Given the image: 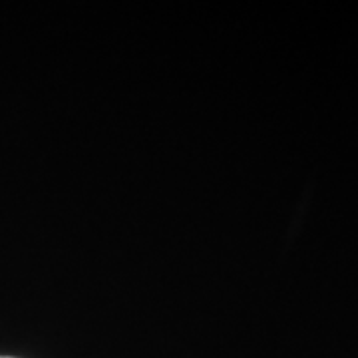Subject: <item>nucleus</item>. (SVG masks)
I'll use <instances>...</instances> for the list:
<instances>
[{"label":"nucleus","instance_id":"obj_1","mask_svg":"<svg viewBox=\"0 0 358 358\" xmlns=\"http://www.w3.org/2000/svg\"><path fill=\"white\" fill-rule=\"evenodd\" d=\"M0 358H2V357H0Z\"/></svg>","mask_w":358,"mask_h":358}]
</instances>
